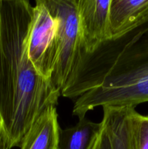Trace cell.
Wrapping results in <instances>:
<instances>
[{"mask_svg":"<svg viewBox=\"0 0 148 149\" xmlns=\"http://www.w3.org/2000/svg\"><path fill=\"white\" fill-rule=\"evenodd\" d=\"M32 17L28 0L0 1V138L8 149L20 147L36 119L61 96L28 59Z\"/></svg>","mask_w":148,"mask_h":149,"instance_id":"obj_1","label":"cell"},{"mask_svg":"<svg viewBox=\"0 0 148 149\" xmlns=\"http://www.w3.org/2000/svg\"><path fill=\"white\" fill-rule=\"evenodd\" d=\"M65 95L78 119L95 108H134L148 102V18L89 54L82 52Z\"/></svg>","mask_w":148,"mask_h":149,"instance_id":"obj_2","label":"cell"},{"mask_svg":"<svg viewBox=\"0 0 148 149\" xmlns=\"http://www.w3.org/2000/svg\"><path fill=\"white\" fill-rule=\"evenodd\" d=\"M58 22V50L51 81L60 94L75 75L82 52L76 0H44Z\"/></svg>","mask_w":148,"mask_h":149,"instance_id":"obj_3","label":"cell"},{"mask_svg":"<svg viewBox=\"0 0 148 149\" xmlns=\"http://www.w3.org/2000/svg\"><path fill=\"white\" fill-rule=\"evenodd\" d=\"M57 20L44 0H36L28 39V56L38 74L50 81L57 57Z\"/></svg>","mask_w":148,"mask_h":149,"instance_id":"obj_4","label":"cell"},{"mask_svg":"<svg viewBox=\"0 0 148 149\" xmlns=\"http://www.w3.org/2000/svg\"><path fill=\"white\" fill-rule=\"evenodd\" d=\"M111 0H76L83 52L89 54L111 39L109 10Z\"/></svg>","mask_w":148,"mask_h":149,"instance_id":"obj_5","label":"cell"},{"mask_svg":"<svg viewBox=\"0 0 148 149\" xmlns=\"http://www.w3.org/2000/svg\"><path fill=\"white\" fill-rule=\"evenodd\" d=\"M148 18V0H111L109 23L111 39L122 36Z\"/></svg>","mask_w":148,"mask_h":149,"instance_id":"obj_6","label":"cell"},{"mask_svg":"<svg viewBox=\"0 0 148 149\" xmlns=\"http://www.w3.org/2000/svg\"><path fill=\"white\" fill-rule=\"evenodd\" d=\"M60 127L56 106L39 116L23 140L20 149H59Z\"/></svg>","mask_w":148,"mask_h":149,"instance_id":"obj_7","label":"cell"},{"mask_svg":"<svg viewBox=\"0 0 148 149\" xmlns=\"http://www.w3.org/2000/svg\"><path fill=\"white\" fill-rule=\"evenodd\" d=\"M103 109L102 121L107 127L113 149H134L131 107H109Z\"/></svg>","mask_w":148,"mask_h":149,"instance_id":"obj_8","label":"cell"},{"mask_svg":"<svg viewBox=\"0 0 148 149\" xmlns=\"http://www.w3.org/2000/svg\"><path fill=\"white\" fill-rule=\"evenodd\" d=\"M100 130V123L86 117L71 127L60 130L59 149H90Z\"/></svg>","mask_w":148,"mask_h":149,"instance_id":"obj_9","label":"cell"},{"mask_svg":"<svg viewBox=\"0 0 148 149\" xmlns=\"http://www.w3.org/2000/svg\"><path fill=\"white\" fill-rule=\"evenodd\" d=\"M134 149H148V116L134 110L132 113Z\"/></svg>","mask_w":148,"mask_h":149,"instance_id":"obj_10","label":"cell"},{"mask_svg":"<svg viewBox=\"0 0 148 149\" xmlns=\"http://www.w3.org/2000/svg\"><path fill=\"white\" fill-rule=\"evenodd\" d=\"M90 149H113L107 127L102 121L100 122V132Z\"/></svg>","mask_w":148,"mask_h":149,"instance_id":"obj_11","label":"cell"},{"mask_svg":"<svg viewBox=\"0 0 148 149\" xmlns=\"http://www.w3.org/2000/svg\"><path fill=\"white\" fill-rule=\"evenodd\" d=\"M0 149H8L5 143L2 141L1 138H0Z\"/></svg>","mask_w":148,"mask_h":149,"instance_id":"obj_12","label":"cell"}]
</instances>
